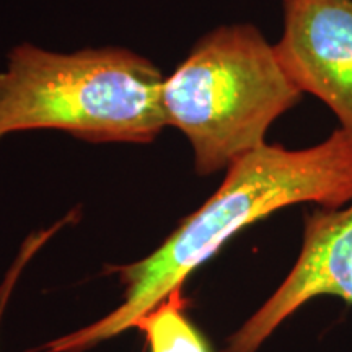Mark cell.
I'll return each instance as SVG.
<instances>
[{
  "instance_id": "cell-4",
  "label": "cell",
  "mask_w": 352,
  "mask_h": 352,
  "mask_svg": "<svg viewBox=\"0 0 352 352\" xmlns=\"http://www.w3.org/2000/svg\"><path fill=\"white\" fill-rule=\"evenodd\" d=\"M320 296L352 303V201L305 215L302 250L276 292L227 340L222 352H258L298 308Z\"/></svg>"
},
{
  "instance_id": "cell-3",
  "label": "cell",
  "mask_w": 352,
  "mask_h": 352,
  "mask_svg": "<svg viewBox=\"0 0 352 352\" xmlns=\"http://www.w3.org/2000/svg\"><path fill=\"white\" fill-rule=\"evenodd\" d=\"M302 96L274 44L252 23L204 34L162 85L166 124L188 139L202 176L267 144L270 127Z\"/></svg>"
},
{
  "instance_id": "cell-5",
  "label": "cell",
  "mask_w": 352,
  "mask_h": 352,
  "mask_svg": "<svg viewBox=\"0 0 352 352\" xmlns=\"http://www.w3.org/2000/svg\"><path fill=\"white\" fill-rule=\"evenodd\" d=\"M274 47L302 94L323 101L352 138V0H283Z\"/></svg>"
},
{
  "instance_id": "cell-6",
  "label": "cell",
  "mask_w": 352,
  "mask_h": 352,
  "mask_svg": "<svg viewBox=\"0 0 352 352\" xmlns=\"http://www.w3.org/2000/svg\"><path fill=\"white\" fill-rule=\"evenodd\" d=\"M183 289H176L153 310L135 321L151 352H212L209 342L184 314Z\"/></svg>"
},
{
  "instance_id": "cell-1",
  "label": "cell",
  "mask_w": 352,
  "mask_h": 352,
  "mask_svg": "<svg viewBox=\"0 0 352 352\" xmlns=\"http://www.w3.org/2000/svg\"><path fill=\"white\" fill-rule=\"evenodd\" d=\"M352 201V138L333 131L314 147L264 144L226 170L217 191L182 220L155 252L113 266L122 302L95 323L52 340L36 352H83L111 340L153 310L228 240L277 210L297 204L341 208Z\"/></svg>"
},
{
  "instance_id": "cell-2",
  "label": "cell",
  "mask_w": 352,
  "mask_h": 352,
  "mask_svg": "<svg viewBox=\"0 0 352 352\" xmlns=\"http://www.w3.org/2000/svg\"><path fill=\"white\" fill-rule=\"evenodd\" d=\"M164 78L126 47L56 52L19 44L0 70V139L52 129L91 144H151L168 127Z\"/></svg>"
}]
</instances>
